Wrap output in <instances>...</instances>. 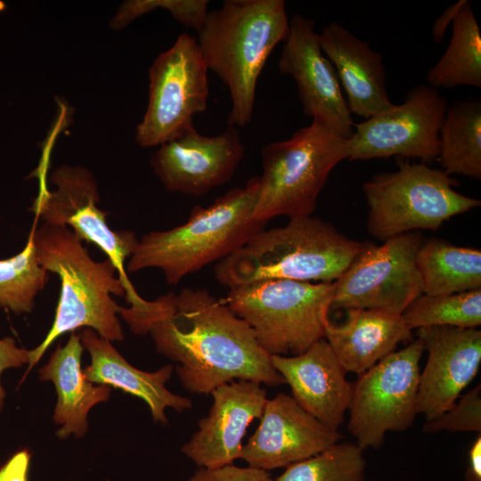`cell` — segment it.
<instances>
[{"label":"cell","instance_id":"1","mask_svg":"<svg viewBox=\"0 0 481 481\" xmlns=\"http://www.w3.org/2000/svg\"><path fill=\"white\" fill-rule=\"evenodd\" d=\"M119 314L135 335L149 334L157 351L177 363L180 381L192 394H210L236 379L285 384L251 327L206 289L143 298Z\"/></svg>","mask_w":481,"mask_h":481},{"label":"cell","instance_id":"2","mask_svg":"<svg viewBox=\"0 0 481 481\" xmlns=\"http://www.w3.org/2000/svg\"><path fill=\"white\" fill-rule=\"evenodd\" d=\"M289 31L283 0H226L208 12L197 42L208 69L229 89L228 126L249 124L258 77Z\"/></svg>","mask_w":481,"mask_h":481},{"label":"cell","instance_id":"3","mask_svg":"<svg viewBox=\"0 0 481 481\" xmlns=\"http://www.w3.org/2000/svg\"><path fill=\"white\" fill-rule=\"evenodd\" d=\"M259 176L249 178L207 207L195 206L185 223L152 231L138 240L126 265L130 273L159 269L169 285L227 257L266 223L254 216Z\"/></svg>","mask_w":481,"mask_h":481},{"label":"cell","instance_id":"4","mask_svg":"<svg viewBox=\"0 0 481 481\" xmlns=\"http://www.w3.org/2000/svg\"><path fill=\"white\" fill-rule=\"evenodd\" d=\"M33 239L39 265L57 274L61 291L55 317L44 340L30 350L25 376L60 336L86 327L110 341H122L118 318L121 306L112 295L125 297L117 269L106 259L94 261L75 233L67 227L43 223L33 226Z\"/></svg>","mask_w":481,"mask_h":481},{"label":"cell","instance_id":"5","mask_svg":"<svg viewBox=\"0 0 481 481\" xmlns=\"http://www.w3.org/2000/svg\"><path fill=\"white\" fill-rule=\"evenodd\" d=\"M364 244L317 216L291 218L284 226L264 228L217 262L215 276L229 289L275 279L334 282Z\"/></svg>","mask_w":481,"mask_h":481},{"label":"cell","instance_id":"6","mask_svg":"<svg viewBox=\"0 0 481 481\" xmlns=\"http://www.w3.org/2000/svg\"><path fill=\"white\" fill-rule=\"evenodd\" d=\"M346 141L312 121L289 138L265 144L255 218L312 216L330 172L347 159Z\"/></svg>","mask_w":481,"mask_h":481},{"label":"cell","instance_id":"7","mask_svg":"<svg viewBox=\"0 0 481 481\" xmlns=\"http://www.w3.org/2000/svg\"><path fill=\"white\" fill-rule=\"evenodd\" d=\"M334 282L275 279L231 288L224 302L271 355H297L324 338Z\"/></svg>","mask_w":481,"mask_h":481},{"label":"cell","instance_id":"8","mask_svg":"<svg viewBox=\"0 0 481 481\" xmlns=\"http://www.w3.org/2000/svg\"><path fill=\"white\" fill-rule=\"evenodd\" d=\"M393 172L376 174L363 184L367 229L381 240L417 230H437L451 217L481 201L461 194L457 181L441 168L400 159Z\"/></svg>","mask_w":481,"mask_h":481},{"label":"cell","instance_id":"9","mask_svg":"<svg viewBox=\"0 0 481 481\" xmlns=\"http://www.w3.org/2000/svg\"><path fill=\"white\" fill-rule=\"evenodd\" d=\"M424 351L423 342L417 338L352 384L347 429L363 451L379 449L387 432H404L413 424Z\"/></svg>","mask_w":481,"mask_h":481},{"label":"cell","instance_id":"10","mask_svg":"<svg viewBox=\"0 0 481 481\" xmlns=\"http://www.w3.org/2000/svg\"><path fill=\"white\" fill-rule=\"evenodd\" d=\"M208 70L197 39L188 33L156 57L147 109L135 130L139 146H160L193 126V117L207 110Z\"/></svg>","mask_w":481,"mask_h":481},{"label":"cell","instance_id":"11","mask_svg":"<svg viewBox=\"0 0 481 481\" xmlns=\"http://www.w3.org/2000/svg\"><path fill=\"white\" fill-rule=\"evenodd\" d=\"M55 190L50 191L44 182L31 209L36 220L67 227L80 240L96 245L113 264L125 288V298L134 305L143 298L127 277L125 263L138 243L134 232H116L106 222V213L97 204L100 200L96 180L90 170L80 166L63 165L50 175Z\"/></svg>","mask_w":481,"mask_h":481},{"label":"cell","instance_id":"12","mask_svg":"<svg viewBox=\"0 0 481 481\" xmlns=\"http://www.w3.org/2000/svg\"><path fill=\"white\" fill-rule=\"evenodd\" d=\"M421 234L410 232L364 248L335 281L332 309H379L402 314L423 294L417 265Z\"/></svg>","mask_w":481,"mask_h":481},{"label":"cell","instance_id":"13","mask_svg":"<svg viewBox=\"0 0 481 481\" xmlns=\"http://www.w3.org/2000/svg\"><path fill=\"white\" fill-rule=\"evenodd\" d=\"M448 107L439 90L428 85L410 89L401 104L354 125L346 159L399 157L432 163L437 159L439 130Z\"/></svg>","mask_w":481,"mask_h":481},{"label":"cell","instance_id":"14","mask_svg":"<svg viewBox=\"0 0 481 481\" xmlns=\"http://www.w3.org/2000/svg\"><path fill=\"white\" fill-rule=\"evenodd\" d=\"M278 68L294 79L306 116L340 137L352 135L351 112L336 71L321 49L313 19L295 14L289 20Z\"/></svg>","mask_w":481,"mask_h":481},{"label":"cell","instance_id":"15","mask_svg":"<svg viewBox=\"0 0 481 481\" xmlns=\"http://www.w3.org/2000/svg\"><path fill=\"white\" fill-rule=\"evenodd\" d=\"M244 153L237 127L228 126L220 135L204 136L192 126L159 146L151 165L168 192L201 197L231 180Z\"/></svg>","mask_w":481,"mask_h":481},{"label":"cell","instance_id":"16","mask_svg":"<svg viewBox=\"0 0 481 481\" xmlns=\"http://www.w3.org/2000/svg\"><path fill=\"white\" fill-rule=\"evenodd\" d=\"M342 438L338 429L306 412L291 395L279 393L267 399L260 423L242 445L240 459L269 471L312 457Z\"/></svg>","mask_w":481,"mask_h":481},{"label":"cell","instance_id":"17","mask_svg":"<svg viewBox=\"0 0 481 481\" xmlns=\"http://www.w3.org/2000/svg\"><path fill=\"white\" fill-rule=\"evenodd\" d=\"M417 337L428 358L420 373L416 410L428 421L449 409L478 372L481 330L431 326L417 329Z\"/></svg>","mask_w":481,"mask_h":481},{"label":"cell","instance_id":"18","mask_svg":"<svg viewBox=\"0 0 481 481\" xmlns=\"http://www.w3.org/2000/svg\"><path fill=\"white\" fill-rule=\"evenodd\" d=\"M213 403L198 430L182 452L199 468L232 464L240 459L242 439L250 423L260 419L267 401L266 390L252 380L236 379L211 393Z\"/></svg>","mask_w":481,"mask_h":481},{"label":"cell","instance_id":"19","mask_svg":"<svg viewBox=\"0 0 481 481\" xmlns=\"http://www.w3.org/2000/svg\"><path fill=\"white\" fill-rule=\"evenodd\" d=\"M274 369L306 412L338 429L348 411L352 383L325 338L297 355H271Z\"/></svg>","mask_w":481,"mask_h":481},{"label":"cell","instance_id":"20","mask_svg":"<svg viewBox=\"0 0 481 481\" xmlns=\"http://www.w3.org/2000/svg\"><path fill=\"white\" fill-rule=\"evenodd\" d=\"M319 43L346 93L351 114L368 119L395 106L387 91L383 57L367 42L333 21L319 33Z\"/></svg>","mask_w":481,"mask_h":481},{"label":"cell","instance_id":"21","mask_svg":"<svg viewBox=\"0 0 481 481\" xmlns=\"http://www.w3.org/2000/svg\"><path fill=\"white\" fill-rule=\"evenodd\" d=\"M79 336L91 356L90 365L83 371L87 380L119 388L143 399L155 422L167 423L166 408L183 412L192 407L189 398L172 393L165 386L171 378L172 364L152 372L141 371L131 365L110 340L100 337L94 330L85 328Z\"/></svg>","mask_w":481,"mask_h":481},{"label":"cell","instance_id":"22","mask_svg":"<svg viewBox=\"0 0 481 481\" xmlns=\"http://www.w3.org/2000/svg\"><path fill=\"white\" fill-rule=\"evenodd\" d=\"M341 323L330 320L324 338L346 372L358 376L411 337L402 314L379 309H347Z\"/></svg>","mask_w":481,"mask_h":481},{"label":"cell","instance_id":"23","mask_svg":"<svg viewBox=\"0 0 481 481\" xmlns=\"http://www.w3.org/2000/svg\"><path fill=\"white\" fill-rule=\"evenodd\" d=\"M84 349L80 336L73 331L66 345H59L38 371L42 380H51L56 387L58 401L53 420L60 426L56 432L60 439L70 435L84 436L89 411L110 395V387L94 386L86 379L81 369Z\"/></svg>","mask_w":481,"mask_h":481},{"label":"cell","instance_id":"24","mask_svg":"<svg viewBox=\"0 0 481 481\" xmlns=\"http://www.w3.org/2000/svg\"><path fill=\"white\" fill-rule=\"evenodd\" d=\"M423 294L444 295L481 289V250L431 239L417 255Z\"/></svg>","mask_w":481,"mask_h":481},{"label":"cell","instance_id":"25","mask_svg":"<svg viewBox=\"0 0 481 481\" xmlns=\"http://www.w3.org/2000/svg\"><path fill=\"white\" fill-rule=\"evenodd\" d=\"M448 175L481 179V102H457L449 106L439 130L437 159Z\"/></svg>","mask_w":481,"mask_h":481},{"label":"cell","instance_id":"26","mask_svg":"<svg viewBox=\"0 0 481 481\" xmlns=\"http://www.w3.org/2000/svg\"><path fill=\"white\" fill-rule=\"evenodd\" d=\"M452 26L447 48L427 74L428 86L437 90L481 88V31L469 1L465 0Z\"/></svg>","mask_w":481,"mask_h":481},{"label":"cell","instance_id":"27","mask_svg":"<svg viewBox=\"0 0 481 481\" xmlns=\"http://www.w3.org/2000/svg\"><path fill=\"white\" fill-rule=\"evenodd\" d=\"M47 281L48 272L38 263L31 229L22 250L0 260V309L15 314L30 313Z\"/></svg>","mask_w":481,"mask_h":481},{"label":"cell","instance_id":"28","mask_svg":"<svg viewBox=\"0 0 481 481\" xmlns=\"http://www.w3.org/2000/svg\"><path fill=\"white\" fill-rule=\"evenodd\" d=\"M402 317L411 330L431 326L477 328L481 325V289L444 295L422 294Z\"/></svg>","mask_w":481,"mask_h":481},{"label":"cell","instance_id":"29","mask_svg":"<svg viewBox=\"0 0 481 481\" xmlns=\"http://www.w3.org/2000/svg\"><path fill=\"white\" fill-rule=\"evenodd\" d=\"M367 461L355 443L339 441L289 465L274 481H364Z\"/></svg>","mask_w":481,"mask_h":481},{"label":"cell","instance_id":"30","mask_svg":"<svg viewBox=\"0 0 481 481\" xmlns=\"http://www.w3.org/2000/svg\"><path fill=\"white\" fill-rule=\"evenodd\" d=\"M208 0H131L126 1L113 17L110 27L121 29L140 16L156 8L165 9L182 25L197 32L202 28L208 13Z\"/></svg>","mask_w":481,"mask_h":481},{"label":"cell","instance_id":"31","mask_svg":"<svg viewBox=\"0 0 481 481\" xmlns=\"http://www.w3.org/2000/svg\"><path fill=\"white\" fill-rule=\"evenodd\" d=\"M422 431L434 434L441 431L481 433V385L478 384L438 417L426 421Z\"/></svg>","mask_w":481,"mask_h":481},{"label":"cell","instance_id":"32","mask_svg":"<svg viewBox=\"0 0 481 481\" xmlns=\"http://www.w3.org/2000/svg\"><path fill=\"white\" fill-rule=\"evenodd\" d=\"M188 481H274L269 471L251 466L239 467L232 464L206 469L200 468Z\"/></svg>","mask_w":481,"mask_h":481},{"label":"cell","instance_id":"33","mask_svg":"<svg viewBox=\"0 0 481 481\" xmlns=\"http://www.w3.org/2000/svg\"><path fill=\"white\" fill-rule=\"evenodd\" d=\"M30 350L20 347L11 337L0 338V412L4 405L5 390L1 382L2 373L10 368L29 364Z\"/></svg>","mask_w":481,"mask_h":481},{"label":"cell","instance_id":"34","mask_svg":"<svg viewBox=\"0 0 481 481\" xmlns=\"http://www.w3.org/2000/svg\"><path fill=\"white\" fill-rule=\"evenodd\" d=\"M31 454L22 449L12 454L0 467V481H28Z\"/></svg>","mask_w":481,"mask_h":481},{"label":"cell","instance_id":"35","mask_svg":"<svg viewBox=\"0 0 481 481\" xmlns=\"http://www.w3.org/2000/svg\"><path fill=\"white\" fill-rule=\"evenodd\" d=\"M465 481H481V436L472 443L469 451L468 467Z\"/></svg>","mask_w":481,"mask_h":481},{"label":"cell","instance_id":"36","mask_svg":"<svg viewBox=\"0 0 481 481\" xmlns=\"http://www.w3.org/2000/svg\"><path fill=\"white\" fill-rule=\"evenodd\" d=\"M464 2L465 0H460L457 3L451 4L446 8V10H444L443 14L436 19L432 29V36L435 42L440 43L443 41L449 23H452L455 15Z\"/></svg>","mask_w":481,"mask_h":481}]
</instances>
